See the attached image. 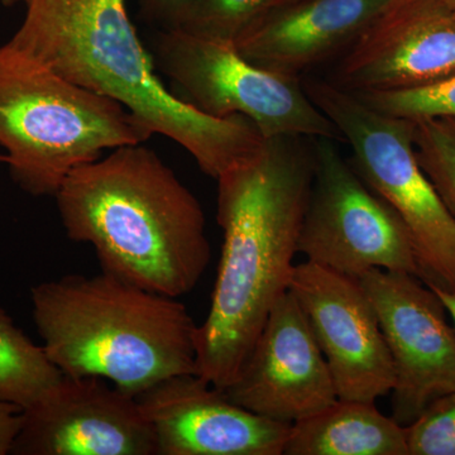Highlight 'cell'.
<instances>
[{
    "mask_svg": "<svg viewBox=\"0 0 455 455\" xmlns=\"http://www.w3.org/2000/svg\"><path fill=\"white\" fill-rule=\"evenodd\" d=\"M137 400L157 455H283L291 429L236 405L196 373L169 377Z\"/></svg>",
    "mask_w": 455,
    "mask_h": 455,
    "instance_id": "obj_14",
    "label": "cell"
},
{
    "mask_svg": "<svg viewBox=\"0 0 455 455\" xmlns=\"http://www.w3.org/2000/svg\"><path fill=\"white\" fill-rule=\"evenodd\" d=\"M377 112L409 122L455 119V73L416 88L355 94Z\"/></svg>",
    "mask_w": 455,
    "mask_h": 455,
    "instance_id": "obj_18",
    "label": "cell"
},
{
    "mask_svg": "<svg viewBox=\"0 0 455 455\" xmlns=\"http://www.w3.org/2000/svg\"><path fill=\"white\" fill-rule=\"evenodd\" d=\"M196 0H143L147 14L163 23L164 29H178Z\"/></svg>",
    "mask_w": 455,
    "mask_h": 455,
    "instance_id": "obj_22",
    "label": "cell"
},
{
    "mask_svg": "<svg viewBox=\"0 0 455 455\" xmlns=\"http://www.w3.org/2000/svg\"><path fill=\"white\" fill-rule=\"evenodd\" d=\"M444 2L455 12V0H444Z\"/></svg>",
    "mask_w": 455,
    "mask_h": 455,
    "instance_id": "obj_27",
    "label": "cell"
},
{
    "mask_svg": "<svg viewBox=\"0 0 455 455\" xmlns=\"http://www.w3.org/2000/svg\"><path fill=\"white\" fill-rule=\"evenodd\" d=\"M26 5L9 44L68 82L121 103L152 134L184 147L209 178L220 179L265 140L251 119L208 116L164 85L125 0H27Z\"/></svg>",
    "mask_w": 455,
    "mask_h": 455,
    "instance_id": "obj_2",
    "label": "cell"
},
{
    "mask_svg": "<svg viewBox=\"0 0 455 455\" xmlns=\"http://www.w3.org/2000/svg\"><path fill=\"white\" fill-rule=\"evenodd\" d=\"M412 140L419 164L455 218V119L415 122Z\"/></svg>",
    "mask_w": 455,
    "mask_h": 455,
    "instance_id": "obj_19",
    "label": "cell"
},
{
    "mask_svg": "<svg viewBox=\"0 0 455 455\" xmlns=\"http://www.w3.org/2000/svg\"><path fill=\"white\" fill-rule=\"evenodd\" d=\"M64 374L0 307V403L20 411L35 405Z\"/></svg>",
    "mask_w": 455,
    "mask_h": 455,
    "instance_id": "obj_17",
    "label": "cell"
},
{
    "mask_svg": "<svg viewBox=\"0 0 455 455\" xmlns=\"http://www.w3.org/2000/svg\"><path fill=\"white\" fill-rule=\"evenodd\" d=\"M154 52L173 94L200 112L215 118L243 116L265 139L328 137L343 142L334 123L305 92L301 79L252 64L233 42L164 29L156 37Z\"/></svg>",
    "mask_w": 455,
    "mask_h": 455,
    "instance_id": "obj_7",
    "label": "cell"
},
{
    "mask_svg": "<svg viewBox=\"0 0 455 455\" xmlns=\"http://www.w3.org/2000/svg\"><path fill=\"white\" fill-rule=\"evenodd\" d=\"M152 136L114 99L68 82L9 42L0 46V147L26 193L55 196L77 167Z\"/></svg>",
    "mask_w": 455,
    "mask_h": 455,
    "instance_id": "obj_5",
    "label": "cell"
},
{
    "mask_svg": "<svg viewBox=\"0 0 455 455\" xmlns=\"http://www.w3.org/2000/svg\"><path fill=\"white\" fill-rule=\"evenodd\" d=\"M313 149L314 179L299 253L355 280L371 269L420 278L405 224L343 157L337 140L313 139Z\"/></svg>",
    "mask_w": 455,
    "mask_h": 455,
    "instance_id": "obj_8",
    "label": "cell"
},
{
    "mask_svg": "<svg viewBox=\"0 0 455 455\" xmlns=\"http://www.w3.org/2000/svg\"><path fill=\"white\" fill-rule=\"evenodd\" d=\"M296 2V0H271L272 7H283V5L290 4V3Z\"/></svg>",
    "mask_w": 455,
    "mask_h": 455,
    "instance_id": "obj_25",
    "label": "cell"
},
{
    "mask_svg": "<svg viewBox=\"0 0 455 455\" xmlns=\"http://www.w3.org/2000/svg\"><path fill=\"white\" fill-rule=\"evenodd\" d=\"M289 290L324 355L338 398L376 403L391 394L390 352L358 280L305 260L293 268Z\"/></svg>",
    "mask_w": 455,
    "mask_h": 455,
    "instance_id": "obj_11",
    "label": "cell"
},
{
    "mask_svg": "<svg viewBox=\"0 0 455 455\" xmlns=\"http://www.w3.org/2000/svg\"><path fill=\"white\" fill-rule=\"evenodd\" d=\"M313 179V139L275 136L217 180L223 247L208 316L197 328L196 374L220 390L289 291Z\"/></svg>",
    "mask_w": 455,
    "mask_h": 455,
    "instance_id": "obj_1",
    "label": "cell"
},
{
    "mask_svg": "<svg viewBox=\"0 0 455 455\" xmlns=\"http://www.w3.org/2000/svg\"><path fill=\"white\" fill-rule=\"evenodd\" d=\"M7 163V156L0 154V164Z\"/></svg>",
    "mask_w": 455,
    "mask_h": 455,
    "instance_id": "obj_28",
    "label": "cell"
},
{
    "mask_svg": "<svg viewBox=\"0 0 455 455\" xmlns=\"http://www.w3.org/2000/svg\"><path fill=\"white\" fill-rule=\"evenodd\" d=\"M301 84L348 143L359 176L405 224L420 280L455 292V218L418 163L414 123L377 112L329 80Z\"/></svg>",
    "mask_w": 455,
    "mask_h": 455,
    "instance_id": "obj_6",
    "label": "cell"
},
{
    "mask_svg": "<svg viewBox=\"0 0 455 455\" xmlns=\"http://www.w3.org/2000/svg\"><path fill=\"white\" fill-rule=\"evenodd\" d=\"M272 8L271 0H196L178 29L235 44Z\"/></svg>",
    "mask_w": 455,
    "mask_h": 455,
    "instance_id": "obj_20",
    "label": "cell"
},
{
    "mask_svg": "<svg viewBox=\"0 0 455 455\" xmlns=\"http://www.w3.org/2000/svg\"><path fill=\"white\" fill-rule=\"evenodd\" d=\"M55 197L66 235L92 244L107 274L181 299L208 268L199 200L143 143L77 167Z\"/></svg>",
    "mask_w": 455,
    "mask_h": 455,
    "instance_id": "obj_3",
    "label": "cell"
},
{
    "mask_svg": "<svg viewBox=\"0 0 455 455\" xmlns=\"http://www.w3.org/2000/svg\"><path fill=\"white\" fill-rule=\"evenodd\" d=\"M20 419L11 454L157 455L137 396L101 377L64 374Z\"/></svg>",
    "mask_w": 455,
    "mask_h": 455,
    "instance_id": "obj_10",
    "label": "cell"
},
{
    "mask_svg": "<svg viewBox=\"0 0 455 455\" xmlns=\"http://www.w3.org/2000/svg\"><path fill=\"white\" fill-rule=\"evenodd\" d=\"M221 391L248 411L284 424L338 400L324 355L290 290L272 307L247 361Z\"/></svg>",
    "mask_w": 455,
    "mask_h": 455,
    "instance_id": "obj_13",
    "label": "cell"
},
{
    "mask_svg": "<svg viewBox=\"0 0 455 455\" xmlns=\"http://www.w3.org/2000/svg\"><path fill=\"white\" fill-rule=\"evenodd\" d=\"M405 427L409 455H455V391L434 401Z\"/></svg>",
    "mask_w": 455,
    "mask_h": 455,
    "instance_id": "obj_21",
    "label": "cell"
},
{
    "mask_svg": "<svg viewBox=\"0 0 455 455\" xmlns=\"http://www.w3.org/2000/svg\"><path fill=\"white\" fill-rule=\"evenodd\" d=\"M391 0H296L272 8L235 42L252 64L300 79L344 51Z\"/></svg>",
    "mask_w": 455,
    "mask_h": 455,
    "instance_id": "obj_15",
    "label": "cell"
},
{
    "mask_svg": "<svg viewBox=\"0 0 455 455\" xmlns=\"http://www.w3.org/2000/svg\"><path fill=\"white\" fill-rule=\"evenodd\" d=\"M283 455H409L406 427L376 403L338 398L291 424Z\"/></svg>",
    "mask_w": 455,
    "mask_h": 455,
    "instance_id": "obj_16",
    "label": "cell"
},
{
    "mask_svg": "<svg viewBox=\"0 0 455 455\" xmlns=\"http://www.w3.org/2000/svg\"><path fill=\"white\" fill-rule=\"evenodd\" d=\"M20 412L17 407L0 403V455L11 454L22 421Z\"/></svg>",
    "mask_w": 455,
    "mask_h": 455,
    "instance_id": "obj_23",
    "label": "cell"
},
{
    "mask_svg": "<svg viewBox=\"0 0 455 455\" xmlns=\"http://www.w3.org/2000/svg\"><path fill=\"white\" fill-rule=\"evenodd\" d=\"M42 347L65 376H98L139 396L156 383L196 373V323L180 299L101 271L31 290Z\"/></svg>",
    "mask_w": 455,
    "mask_h": 455,
    "instance_id": "obj_4",
    "label": "cell"
},
{
    "mask_svg": "<svg viewBox=\"0 0 455 455\" xmlns=\"http://www.w3.org/2000/svg\"><path fill=\"white\" fill-rule=\"evenodd\" d=\"M455 73V12L444 0H391L341 56L329 82L359 92L427 85Z\"/></svg>",
    "mask_w": 455,
    "mask_h": 455,
    "instance_id": "obj_12",
    "label": "cell"
},
{
    "mask_svg": "<svg viewBox=\"0 0 455 455\" xmlns=\"http://www.w3.org/2000/svg\"><path fill=\"white\" fill-rule=\"evenodd\" d=\"M431 289L436 292L440 300L444 304L448 315L451 317V323H453L455 328V292L445 291V290L435 289V287H431Z\"/></svg>",
    "mask_w": 455,
    "mask_h": 455,
    "instance_id": "obj_24",
    "label": "cell"
},
{
    "mask_svg": "<svg viewBox=\"0 0 455 455\" xmlns=\"http://www.w3.org/2000/svg\"><path fill=\"white\" fill-rule=\"evenodd\" d=\"M357 280L394 364L391 418L407 427L455 391V328L439 296L415 275L371 269Z\"/></svg>",
    "mask_w": 455,
    "mask_h": 455,
    "instance_id": "obj_9",
    "label": "cell"
},
{
    "mask_svg": "<svg viewBox=\"0 0 455 455\" xmlns=\"http://www.w3.org/2000/svg\"><path fill=\"white\" fill-rule=\"evenodd\" d=\"M27 0H0V4L5 7H12V5L18 4V3H26Z\"/></svg>",
    "mask_w": 455,
    "mask_h": 455,
    "instance_id": "obj_26",
    "label": "cell"
}]
</instances>
